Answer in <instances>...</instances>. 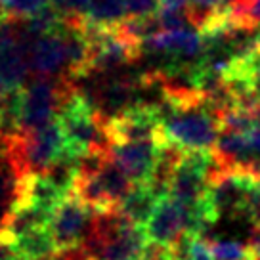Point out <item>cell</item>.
I'll use <instances>...</instances> for the list:
<instances>
[{
  "instance_id": "obj_13",
  "label": "cell",
  "mask_w": 260,
  "mask_h": 260,
  "mask_svg": "<svg viewBox=\"0 0 260 260\" xmlns=\"http://www.w3.org/2000/svg\"><path fill=\"white\" fill-rule=\"evenodd\" d=\"M48 4L50 0H0V8L8 19H29Z\"/></svg>"
},
{
  "instance_id": "obj_20",
  "label": "cell",
  "mask_w": 260,
  "mask_h": 260,
  "mask_svg": "<svg viewBox=\"0 0 260 260\" xmlns=\"http://www.w3.org/2000/svg\"><path fill=\"white\" fill-rule=\"evenodd\" d=\"M247 136H249V142H251V147L254 155H256V159L260 161V121L252 126L249 132H247Z\"/></svg>"
},
{
  "instance_id": "obj_2",
  "label": "cell",
  "mask_w": 260,
  "mask_h": 260,
  "mask_svg": "<svg viewBox=\"0 0 260 260\" xmlns=\"http://www.w3.org/2000/svg\"><path fill=\"white\" fill-rule=\"evenodd\" d=\"M71 86L69 79L32 77L21 90V130H37L57 121Z\"/></svg>"
},
{
  "instance_id": "obj_11",
  "label": "cell",
  "mask_w": 260,
  "mask_h": 260,
  "mask_svg": "<svg viewBox=\"0 0 260 260\" xmlns=\"http://www.w3.org/2000/svg\"><path fill=\"white\" fill-rule=\"evenodd\" d=\"M86 17L92 23L111 29L122 25L130 16L124 0H90Z\"/></svg>"
},
{
  "instance_id": "obj_5",
  "label": "cell",
  "mask_w": 260,
  "mask_h": 260,
  "mask_svg": "<svg viewBox=\"0 0 260 260\" xmlns=\"http://www.w3.org/2000/svg\"><path fill=\"white\" fill-rule=\"evenodd\" d=\"M162 147L165 146L155 140H146V142L113 144L109 153L134 184H149L157 169Z\"/></svg>"
},
{
  "instance_id": "obj_21",
  "label": "cell",
  "mask_w": 260,
  "mask_h": 260,
  "mask_svg": "<svg viewBox=\"0 0 260 260\" xmlns=\"http://www.w3.org/2000/svg\"><path fill=\"white\" fill-rule=\"evenodd\" d=\"M8 92H10V88L6 86V82L0 79V106L4 104V100H6V96H8Z\"/></svg>"
},
{
  "instance_id": "obj_6",
  "label": "cell",
  "mask_w": 260,
  "mask_h": 260,
  "mask_svg": "<svg viewBox=\"0 0 260 260\" xmlns=\"http://www.w3.org/2000/svg\"><path fill=\"white\" fill-rule=\"evenodd\" d=\"M205 48L207 42L197 29L161 31L142 42L144 54H169L176 59H199Z\"/></svg>"
},
{
  "instance_id": "obj_18",
  "label": "cell",
  "mask_w": 260,
  "mask_h": 260,
  "mask_svg": "<svg viewBox=\"0 0 260 260\" xmlns=\"http://www.w3.org/2000/svg\"><path fill=\"white\" fill-rule=\"evenodd\" d=\"M0 260H23L19 256V252L16 251L12 239L0 237Z\"/></svg>"
},
{
  "instance_id": "obj_7",
  "label": "cell",
  "mask_w": 260,
  "mask_h": 260,
  "mask_svg": "<svg viewBox=\"0 0 260 260\" xmlns=\"http://www.w3.org/2000/svg\"><path fill=\"white\" fill-rule=\"evenodd\" d=\"M32 77L44 79H65L67 73V54L61 31L35 39L29 52Z\"/></svg>"
},
{
  "instance_id": "obj_4",
  "label": "cell",
  "mask_w": 260,
  "mask_h": 260,
  "mask_svg": "<svg viewBox=\"0 0 260 260\" xmlns=\"http://www.w3.org/2000/svg\"><path fill=\"white\" fill-rule=\"evenodd\" d=\"M144 230L149 243L162 249H172L186 234H191V222L182 205H178L169 195H162L159 197L153 214L147 220Z\"/></svg>"
},
{
  "instance_id": "obj_9",
  "label": "cell",
  "mask_w": 260,
  "mask_h": 260,
  "mask_svg": "<svg viewBox=\"0 0 260 260\" xmlns=\"http://www.w3.org/2000/svg\"><path fill=\"white\" fill-rule=\"evenodd\" d=\"M14 247L23 260H48L57 252L50 228H39L14 239Z\"/></svg>"
},
{
  "instance_id": "obj_16",
  "label": "cell",
  "mask_w": 260,
  "mask_h": 260,
  "mask_svg": "<svg viewBox=\"0 0 260 260\" xmlns=\"http://www.w3.org/2000/svg\"><path fill=\"white\" fill-rule=\"evenodd\" d=\"M186 260H214L211 243L203 236H191L189 249H187Z\"/></svg>"
},
{
  "instance_id": "obj_19",
  "label": "cell",
  "mask_w": 260,
  "mask_h": 260,
  "mask_svg": "<svg viewBox=\"0 0 260 260\" xmlns=\"http://www.w3.org/2000/svg\"><path fill=\"white\" fill-rule=\"evenodd\" d=\"M189 0H159V10L162 12H186Z\"/></svg>"
},
{
  "instance_id": "obj_8",
  "label": "cell",
  "mask_w": 260,
  "mask_h": 260,
  "mask_svg": "<svg viewBox=\"0 0 260 260\" xmlns=\"http://www.w3.org/2000/svg\"><path fill=\"white\" fill-rule=\"evenodd\" d=\"M157 201H159V195L147 184H136L130 189V193L121 201V205L117 207V212L122 214L132 224L144 228L147 220L151 218Z\"/></svg>"
},
{
  "instance_id": "obj_15",
  "label": "cell",
  "mask_w": 260,
  "mask_h": 260,
  "mask_svg": "<svg viewBox=\"0 0 260 260\" xmlns=\"http://www.w3.org/2000/svg\"><path fill=\"white\" fill-rule=\"evenodd\" d=\"M50 4L59 12L63 19L84 17L90 8V0H50Z\"/></svg>"
},
{
  "instance_id": "obj_1",
  "label": "cell",
  "mask_w": 260,
  "mask_h": 260,
  "mask_svg": "<svg viewBox=\"0 0 260 260\" xmlns=\"http://www.w3.org/2000/svg\"><path fill=\"white\" fill-rule=\"evenodd\" d=\"M155 107L161 117L162 134L169 146L178 147L182 151L216 147L222 128L214 104L178 107V109L157 104Z\"/></svg>"
},
{
  "instance_id": "obj_12",
  "label": "cell",
  "mask_w": 260,
  "mask_h": 260,
  "mask_svg": "<svg viewBox=\"0 0 260 260\" xmlns=\"http://www.w3.org/2000/svg\"><path fill=\"white\" fill-rule=\"evenodd\" d=\"M222 0H189L187 6V19L191 29L201 31L212 17L218 14Z\"/></svg>"
},
{
  "instance_id": "obj_10",
  "label": "cell",
  "mask_w": 260,
  "mask_h": 260,
  "mask_svg": "<svg viewBox=\"0 0 260 260\" xmlns=\"http://www.w3.org/2000/svg\"><path fill=\"white\" fill-rule=\"evenodd\" d=\"M54 212H48L39 207H32V205H21L17 207L16 212L12 214L8 226V239H16V237L29 234L32 230H39V228H48L50 220H52Z\"/></svg>"
},
{
  "instance_id": "obj_17",
  "label": "cell",
  "mask_w": 260,
  "mask_h": 260,
  "mask_svg": "<svg viewBox=\"0 0 260 260\" xmlns=\"http://www.w3.org/2000/svg\"><path fill=\"white\" fill-rule=\"evenodd\" d=\"M130 17H149L159 12V0H124Z\"/></svg>"
},
{
  "instance_id": "obj_3",
  "label": "cell",
  "mask_w": 260,
  "mask_h": 260,
  "mask_svg": "<svg viewBox=\"0 0 260 260\" xmlns=\"http://www.w3.org/2000/svg\"><path fill=\"white\" fill-rule=\"evenodd\" d=\"M94 216L96 212L88 209L86 205H82L73 193L65 195L63 201L52 214L48 226L57 251L84 245L94 224Z\"/></svg>"
},
{
  "instance_id": "obj_22",
  "label": "cell",
  "mask_w": 260,
  "mask_h": 260,
  "mask_svg": "<svg viewBox=\"0 0 260 260\" xmlns=\"http://www.w3.org/2000/svg\"><path fill=\"white\" fill-rule=\"evenodd\" d=\"M48 260H50V258H48Z\"/></svg>"
},
{
  "instance_id": "obj_14",
  "label": "cell",
  "mask_w": 260,
  "mask_h": 260,
  "mask_svg": "<svg viewBox=\"0 0 260 260\" xmlns=\"http://www.w3.org/2000/svg\"><path fill=\"white\" fill-rule=\"evenodd\" d=\"M214 260H249V247L234 239H211Z\"/></svg>"
}]
</instances>
